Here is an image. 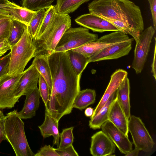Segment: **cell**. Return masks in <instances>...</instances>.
<instances>
[{
    "mask_svg": "<svg viewBox=\"0 0 156 156\" xmlns=\"http://www.w3.org/2000/svg\"><path fill=\"white\" fill-rule=\"evenodd\" d=\"M52 88L45 112L58 121L70 113L80 90V80L70 62L66 51H54L48 55Z\"/></svg>",
    "mask_w": 156,
    "mask_h": 156,
    "instance_id": "cell-1",
    "label": "cell"
},
{
    "mask_svg": "<svg viewBox=\"0 0 156 156\" xmlns=\"http://www.w3.org/2000/svg\"><path fill=\"white\" fill-rule=\"evenodd\" d=\"M88 9L90 13L105 20L124 23L140 34L144 30L140 9L130 0H93L88 4Z\"/></svg>",
    "mask_w": 156,
    "mask_h": 156,
    "instance_id": "cell-2",
    "label": "cell"
},
{
    "mask_svg": "<svg viewBox=\"0 0 156 156\" xmlns=\"http://www.w3.org/2000/svg\"><path fill=\"white\" fill-rule=\"evenodd\" d=\"M71 25L69 14L56 12L52 21L43 34L33 40L36 48L35 57L41 54L48 55L54 52L62 37Z\"/></svg>",
    "mask_w": 156,
    "mask_h": 156,
    "instance_id": "cell-3",
    "label": "cell"
},
{
    "mask_svg": "<svg viewBox=\"0 0 156 156\" xmlns=\"http://www.w3.org/2000/svg\"><path fill=\"white\" fill-rule=\"evenodd\" d=\"M5 134L16 156H34L27 140L24 123L17 110L7 113L4 121Z\"/></svg>",
    "mask_w": 156,
    "mask_h": 156,
    "instance_id": "cell-4",
    "label": "cell"
},
{
    "mask_svg": "<svg viewBox=\"0 0 156 156\" xmlns=\"http://www.w3.org/2000/svg\"><path fill=\"white\" fill-rule=\"evenodd\" d=\"M36 50L27 26L20 41L11 47L7 74L12 76L23 73L27 63L34 57Z\"/></svg>",
    "mask_w": 156,
    "mask_h": 156,
    "instance_id": "cell-5",
    "label": "cell"
},
{
    "mask_svg": "<svg viewBox=\"0 0 156 156\" xmlns=\"http://www.w3.org/2000/svg\"><path fill=\"white\" fill-rule=\"evenodd\" d=\"M98 38L97 34L90 33L87 28L70 27L64 33L54 51H66L80 47Z\"/></svg>",
    "mask_w": 156,
    "mask_h": 156,
    "instance_id": "cell-6",
    "label": "cell"
},
{
    "mask_svg": "<svg viewBox=\"0 0 156 156\" xmlns=\"http://www.w3.org/2000/svg\"><path fill=\"white\" fill-rule=\"evenodd\" d=\"M120 31L113 32L77 48L72 49L86 57H90L96 52L112 45L133 39Z\"/></svg>",
    "mask_w": 156,
    "mask_h": 156,
    "instance_id": "cell-7",
    "label": "cell"
},
{
    "mask_svg": "<svg viewBox=\"0 0 156 156\" xmlns=\"http://www.w3.org/2000/svg\"><path fill=\"white\" fill-rule=\"evenodd\" d=\"M128 130L135 148L146 152L151 151L154 142L139 117L131 115L128 120Z\"/></svg>",
    "mask_w": 156,
    "mask_h": 156,
    "instance_id": "cell-8",
    "label": "cell"
},
{
    "mask_svg": "<svg viewBox=\"0 0 156 156\" xmlns=\"http://www.w3.org/2000/svg\"><path fill=\"white\" fill-rule=\"evenodd\" d=\"M155 31L152 26L147 27L141 33L139 41L136 43L132 67L137 74L140 73L143 69Z\"/></svg>",
    "mask_w": 156,
    "mask_h": 156,
    "instance_id": "cell-9",
    "label": "cell"
},
{
    "mask_svg": "<svg viewBox=\"0 0 156 156\" xmlns=\"http://www.w3.org/2000/svg\"><path fill=\"white\" fill-rule=\"evenodd\" d=\"M22 74H7L0 79V108H11L19 101L15 97L14 92Z\"/></svg>",
    "mask_w": 156,
    "mask_h": 156,
    "instance_id": "cell-10",
    "label": "cell"
},
{
    "mask_svg": "<svg viewBox=\"0 0 156 156\" xmlns=\"http://www.w3.org/2000/svg\"><path fill=\"white\" fill-rule=\"evenodd\" d=\"M134 40L115 44L96 52L89 57V63L105 60L116 59L128 55Z\"/></svg>",
    "mask_w": 156,
    "mask_h": 156,
    "instance_id": "cell-11",
    "label": "cell"
},
{
    "mask_svg": "<svg viewBox=\"0 0 156 156\" xmlns=\"http://www.w3.org/2000/svg\"><path fill=\"white\" fill-rule=\"evenodd\" d=\"M75 21L79 25L94 32L102 33L119 31L115 26L107 20L90 13L78 16Z\"/></svg>",
    "mask_w": 156,
    "mask_h": 156,
    "instance_id": "cell-12",
    "label": "cell"
},
{
    "mask_svg": "<svg viewBox=\"0 0 156 156\" xmlns=\"http://www.w3.org/2000/svg\"><path fill=\"white\" fill-rule=\"evenodd\" d=\"M101 128L102 131L117 147L121 153L125 154L133 149L132 143L128 136L109 120L104 122Z\"/></svg>",
    "mask_w": 156,
    "mask_h": 156,
    "instance_id": "cell-13",
    "label": "cell"
},
{
    "mask_svg": "<svg viewBox=\"0 0 156 156\" xmlns=\"http://www.w3.org/2000/svg\"><path fill=\"white\" fill-rule=\"evenodd\" d=\"M116 146L102 130L91 137L90 154L93 156H112L115 151Z\"/></svg>",
    "mask_w": 156,
    "mask_h": 156,
    "instance_id": "cell-14",
    "label": "cell"
},
{
    "mask_svg": "<svg viewBox=\"0 0 156 156\" xmlns=\"http://www.w3.org/2000/svg\"><path fill=\"white\" fill-rule=\"evenodd\" d=\"M40 74L32 64L23 71L14 92L18 100L30 90L37 87Z\"/></svg>",
    "mask_w": 156,
    "mask_h": 156,
    "instance_id": "cell-15",
    "label": "cell"
},
{
    "mask_svg": "<svg viewBox=\"0 0 156 156\" xmlns=\"http://www.w3.org/2000/svg\"><path fill=\"white\" fill-rule=\"evenodd\" d=\"M127 72L123 69H116L111 76L110 81L101 100L94 111L90 118L94 117L107 101L110 96L116 91L118 87L127 76Z\"/></svg>",
    "mask_w": 156,
    "mask_h": 156,
    "instance_id": "cell-16",
    "label": "cell"
},
{
    "mask_svg": "<svg viewBox=\"0 0 156 156\" xmlns=\"http://www.w3.org/2000/svg\"><path fill=\"white\" fill-rule=\"evenodd\" d=\"M0 8L8 12L12 19L22 23L27 26L36 13V11L20 6L9 0L0 5Z\"/></svg>",
    "mask_w": 156,
    "mask_h": 156,
    "instance_id": "cell-17",
    "label": "cell"
},
{
    "mask_svg": "<svg viewBox=\"0 0 156 156\" xmlns=\"http://www.w3.org/2000/svg\"><path fill=\"white\" fill-rule=\"evenodd\" d=\"M25 95L26 98L24 106L22 110L18 112L23 119H30L34 116L40 103L41 96L37 86L30 90Z\"/></svg>",
    "mask_w": 156,
    "mask_h": 156,
    "instance_id": "cell-18",
    "label": "cell"
},
{
    "mask_svg": "<svg viewBox=\"0 0 156 156\" xmlns=\"http://www.w3.org/2000/svg\"><path fill=\"white\" fill-rule=\"evenodd\" d=\"M128 119L117 99L112 103L108 116V120L126 135L128 136Z\"/></svg>",
    "mask_w": 156,
    "mask_h": 156,
    "instance_id": "cell-19",
    "label": "cell"
},
{
    "mask_svg": "<svg viewBox=\"0 0 156 156\" xmlns=\"http://www.w3.org/2000/svg\"><path fill=\"white\" fill-rule=\"evenodd\" d=\"M58 122L48 112H45V119L43 124L38 126L44 139L52 136L53 146L59 144L60 134L58 129Z\"/></svg>",
    "mask_w": 156,
    "mask_h": 156,
    "instance_id": "cell-20",
    "label": "cell"
},
{
    "mask_svg": "<svg viewBox=\"0 0 156 156\" xmlns=\"http://www.w3.org/2000/svg\"><path fill=\"white\" fill-rule=\"evenodd\" d=\"M117 90L109 97L107 101L94 117L90 118L89 126L93 129H99L102 125L108 120V116L111 106L117 98Z\"/></svg>",
    "mask_w": 156,
    "mask_h": 156,
    "instance_id": "cell-21",
    "label": "cell"
},
{
    "mask_svg": "<svg viewBox=\"0 0 156 156\" xmlns=\"http://www.w3.org/2000/svg\"><path fill=\"white\" fill-rule=\"evenodd\" d=\"M130 92L129 81L127 76L118 87L117 93V100L128 119L131 116Z\"/></svg>",
    "mask_w": 156,
    "mask_h": 156,
    "instance_id": "cell-22",
    "label": "cell"
},
{
    "mask_svg": "<svg viewBox=\"0 0 156 156\" xmlns=\"http://www.w3.org/2000/svg\"><path fill=\"white\" fill-rule=\"evenodd\" d=\"M48 55L41 54L36 55L32 64L34 66L47 82L50 95L52 84L51 71L48 61Z\"/></svg>",
    "mask_w": 156,
    "mask_h": 156,
    "instance_id": "cell-23",
    "label": "cell"
},
{
    "mask_svg": "<svg viewBox=\"0 0 156 156\" xmlns=\"http://www.w3.org/2000/svg\"><path fill=\"white\" fill-rule=\"evenodd\" d=\"M96 91L94 89H86L80 90L74 101L73 107L82 110L95 102Z\"/></svg>",
    "mask_w": 156,
    "mask_h": 156,
    "instance_id": "cell-24",
    "label": "cell"
},
{
    "mask_svg": "<svg viewBox=\"0 0 156 156\" xmlns=\"http://www.w3.org/2000/svg\"><path fill=\"white\" fill-rule=\"evenodd\" d=\"M66 51L73 70L77 76H81L83 72L89 63V57H86L72 49Z\"/></svg>",
    "mask_w": 156,
    "mask_h": 156,
    "instance_id": "cell-25",
    "label": "cell"
},
{
    "mask_svg": "<svg viewBox=\"0 0 156 156\" xmlns=\"http://www.w3.org/2000/svg\"><path fill=\"white\" fill-rule=\"evenodd\" d=\"M91 0H56L55 6L57 13L69 14L76 10L83 3Z\"/></svg>",
    "mask_w": 156,
    "mask_h": 156,
    "instance_id": "cell-26",
    "label": "cell"
},
{
    "mask_svg": "<svg viewBox=\"0 0 156 156\" xmlns=\"http://www.w3.org/2000/svg\"><path fill=\"white\" fill-rule=\"evenodd\" d=\"M27 26L18 21L12 20V23L8 40L11 47L20 39Z\"/></svg>",
    "mask_w": 156,
    "mask_h": 156,
    "instance_id": "cell-27",
    "label": "cell"
},
{
    "mask_svg": "<svg viewBox=\"0 0 156 156\" xmlns=\"http://www.w3.org/2000/svg\"><path fill=\"white\" fill-rule=\"evenodd\" d=\"M29 26L28 30L33 40L35 39L38 33L46 13L45 9L37 10Z\"/></svg>",
    "mask_w": 156,
    "mask_h": 156,
    "instance_id": "cell-28",
    "label": "cell"
},
{
    "mask_svg": "<svg viewBox=\"0 0 156 156\" xmlns=\"http://www.w3.org/2000/svg\"><path fill=\"white\" fill-rule=\"evenodd\" d=\"M55 0H22V7L35 11L49 8Z\"/></svg>",
    "mask_w": 156,
    "mask_h": 156,
    "instance_id": "cell-29",
    "label": "cell"
},
{
    "mask_svg": "<svg viewBox=\"0 0 156 156\" xmlns=\"http://www.w3.org/2000/svg\"><path fill=\"white\" fill-rule=\"evenodd\" d=\"M57 12L55 6L52 5L46 9V13L37 35L34 40L39 37L51 23Z\"/></svg>",
    "mask_w": 156,
    "mask_h": 156,
    "instance_id": "cell-30",
    "label": "cell"
},
{
    "mask_svg": "<svg viewBox=\"0 0 156 156\" xmlns=\"http://www.w3.org/2000/svg\"><path fill=\"white\" fill-rule=\"evenodd\" d=\"M73 126L65 128L60 134V142L58 148L62 149L72 145L74 137L73 133Z\"/></svg>",
    "mask_w": 156,
    "mask_h": 156,
    "instance_id": "cell-31",
    "label": "cell"
},
{
    "mask_svg": "<svg viewBox=\"0 0 156 156\" xmlns=\"http://www.w3.org/2000/svg\"><path fill=\"white\" fill-rule=\"evenodd\" d=\"M38 83V89L40 96L45 106L48 100L49 95V89L47 82L41 74L39 78Z\"/></svg>",
    "mask_w": 156,
    "mask_h": 156,
    "instance_id": "cell-32",
    "label": "cell"
},
{
    "mask_svg": "<svg viewBox=\"0 0 156 156\" xmlns=\"http://www.w3.org/2000/svg\"><path fill=\"white\" fill-rule=\"evenodd\" d=\"M12 23L11 19L0 23V42L5 39H9Z\"/></svg>",
    "mask_w": 156,
    "mask_h": 156,
    "instance_id": "cell-33",
    "label": "cell"
},
{
    "mask_svg": "<svg viewBox=\"0 0 156 156\" xmlns=\"http://www.w3.org/2000/svg\"><path fill=\"white\" fill-rule=\"evenodd\" d=\"M10 53L5 56L0 57V79L4 75L7 74L8 71Z\"/></svg>",
    "mask_w": 156,
    "mask_h": 156,
    "instance_id": "cell-34",
    "label": "cell"
},
{
    "mask_svg": "<svg viewBox=\"0 0 156 156\" xmlns=\"http://www.w3.org/2000/svg\"><path fill=\"white\" fill-rule=\"evenodd\" d=\"M34 156H59L56 152L55 148L50 145H45L42 147Z\"/></svg>",
    "mask_w": 156,
    "mask_h": 156,
    "instance_id": "cell-35",
    "label": "cell"
},
{
    "mask_svg": "<svg viewBox=\"0 0 156 156\" xmlns=\"http://www.w3.org/2000/svg\"><path fill=\"white\" fill-rule=\"evenodd\" d=\"M55 150L59 156H79L78 153L74 149L73 144L64 148H55Z\"/></svg>",
    "mask_w": 156,
    "mask_h": 156,
    "instance_id": "cell-36",
    "label": "cell"
},
{
    "mask_svg": "<svg viewBox=\"0 0 156 156\" xmlns=\"http://www.w3.org/2000/svg\"><path fill=\"white\" fill-rule=\"evenodd\" d=\"M152 15L153 27L156 29V0H147Z\"/></svg>",
    "mask_w": 156,
    "mask_h": 156,
    "instance_id": "cell-37",
    "label": "cell"
},
{
    "mask_svg": "<svg viewBox=\"0 0 156 156\" xmlns=\"http://www.w3.org/2000/svg\"><path fill=\"white\" fill-rule=\"evenodd\" d=\"M5 115L0 110V144L3 140H6L4 126Z\"/></svg>",
    "mask_w": 156,
    "mask_h": 156,
    "instance_id": "cell-38",
    "label": "cell"
},
{
    "mask_svg": "<svg viewBox=\"0 0 156 156\" xmlns=\"http://www.w3.org/2000/svg\"><path fill=\"white\" fill-rule=\"evenodd\" d=\"M11 46L8 39H4L0 42V57L4 55L8 50H10Z\"/></svg>",
    "mask_w": 156,
    "mask_h": 156,
    "instance_id": "cell-39",
    "label": "cell"
},
{
    "mask_svg": "<svg viewBox=\"0 0 156 156\" xmlns=\"http://www.w3.org/2000/svg\"><path fill=\"white\" fill-rule=\"evenodd\" d=\"M155 39V46L154 51V55L153 58V59L152 62L151 66V73L152 74V75L154 77L155 80H156V38L154 37Z\"/></svg>",
    "mask_w": 156,
    "mask_h": 156,
    "instance_id": "cell-40",
    "label": "cell"
},
{
    "mask_svg": "<svg viewBox=\"0 0 156 156\" xmlns=\"http://www.w3.org/2000/svg\"><path fill=\"white\" fill-rule=\"evenodd\" d=\"M8 1V0H0V5ZM0 15L5 16L11 18L9 13L5 10L1 8H0Z\"/></svg>",
    "mask_w": 156,
    "mask_h": 156,
    "instance_id": "cell-41",
    "label": "cell"
},
{
    "mask_svg": "<svg viewBox=\"0 0 156 156\" xmlns=\"http://www.w3.org/2000/svg\"><path fill=\"white\" fill-rule=\"evenodd\" d=\"M140 151L137 148H135L133 150L125 154L126 156H137Z\"/></svg>",
    "mask_w": 156,
    "mask_h": 156,
    "instance_id": "cell-42",
    "label": "cell"
},
{
    "mask_svg": "<svg viewBox=\"0 0 156 156\" xmlns=\"http://www.w3.org/2000/svg\"><path fill=\"white\" fill-rule=\"evenodd\" d=\"M94 110L91 107H88L86 109L84 113L85 115L88 117H91L93 114Z\"/></svg>",
    "mask_w": 156,
    "mask_h": 156,
    "instance_id": "cell-43",
    "label": "cell"
},
{
    "mask_svg": "<svg viewBox=\"0 0 156 156\" xmlns=\"http://www.w3.org/2000/svg\"><path fill=\"white\" fill-rule=\"evenodd\" d=\"M10 19L11 18L8 16L0 15V23Z\"/></svg>",
    "mask_w": 156,
    "mask_h": 156,
    "instance_id": "cell-44",
    "label": "cell"
}]
</instances>
